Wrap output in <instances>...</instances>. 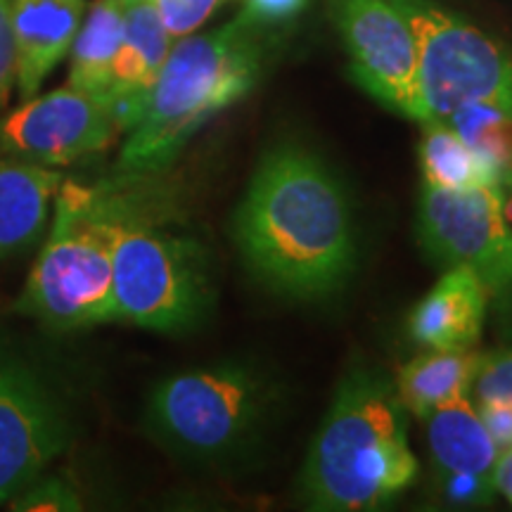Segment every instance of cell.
Listing matches in <instances>:
<instances>
[{
    "label": "cell",
    "mask_w": 512,
    "mask_h": 512,
    "mask_svg": "<svg viewBox=\"0 0 512 512\" xmlns=\"http://www.w3.org/2000/svg\"><path fill=\"white\" fill-rule=\"evenodd\" d=\"M233 242L249 275L275 294L320 299L358 261L351 200L335 171L306 145L268 147L233 214Z\"/></svg>",
    "instance_id": "6da1fadb"
},
{
    "label": "cell",
    "mask_w": 512,
    "mask_h": 512,
    "mask_svg": "<svg viewBox=\"0 0 512 512\" xmlns=\"http://www.w3.org/2000/svg\"><path fill=\"white\" fill-rule=\"evenodd\" d=\"M266 46V27L245 10L226 27L183 36L171 46L126 131L119 169L147 176L174 164L209 119L252 91L264 69Z\"/></svg>",
    "instance_id": "7a4b0ae2"
},
{
    "label": "cell",
    "mask_w": 512,
    "mask_h": 512,
    "mask_svg": "<svg viewBox=\"0 0 512 512\" xmlns=\"http://www.w3.org/2000/svg\"><path fill=\"white\" fill-rule=\"evenodd\" d=\"M418 475L406 406L373 368L344 375L311 441L302 491L313 510L361 512L387 505Z\"/></svg>",
    "instance_id": "3957f363"
},
{
    "label": "cell",
    "mask_w": 512,
    "mask_h": 512,
    "mask_svg": "<svg viewBox=\"0 0 512 512\" xmlns=\"http://www.w3.org/2000/svg\"><path fill=\"white\" fill-rule=\"evenodd\" d=\"M48 240L17 299L22 316L55 332L117 320L114 238L124 195L62 181Z\"/></svg>",
    "instance_id": "277c9868"
},
{
    "label": "cell",
    "mask_w": 512,
    "mask_h": 512,
    "mask_svg": "<svg viewBox=\"0 0 512 512\" xmlns=\"http://www.w3.org/2000/svg\"><path fill=\"white\" fill-rule=\"evenodd\" d=\"M271 377L252 363L228 361L164 377L152 389L145 427L164 448L195 463L249 456L271 427Z\"/></svg>",
    "instance_id": "5b68a950"
},
{
    "label": "cell",
    "mask_w": 512,
    "mask_h": 512,
    "mask_svg": "<svg viewBox=\"0 0 512 512\" xmlns=\"http://www.w3.org/2000/svg\"><path fill=\"white\" fill-rule=\"evenodd\" d=\"M112 261L117 320L176 335L197 328L214 304L207 247L155 221L126 195Z\"/></svg>",
    "instance_id": "8992f818"
},
{
    "label": "cell",
    "mask_w": 512,
    "mask_h": 512,
    "mask_svg": "<svg viewBox=\"0 0 512 512\" xmlns=\"http://www.w3.org/2000/svg\"><path fill=\"white\" fill-rule=\"evenodd\" d=\"M418 48L420 124L446 121L460 107L491 102L512 110V55L465 19L430 0H392Z\"/></svg>",
    "instance_id": "52a82bcc"
},
{
    "label": "cell",
    "mask_w": 512,
    "mask_h": 512,
    "mask_svg": "<svg viewBox=\"0 0 512 512\" xmlns=\"http://www.w3.org/2000/svg\"><path fill=\"white\" fill-rule=\"evenodd\" d=\"M418 233L439 264L465 266L479 275L489 294L512 302V228L503 214V192L491 185L420 192Z\"/></svg>",
    "instance_id": "ba28073f"
},
{
    "label": "cell",
    "mask_w": 512,
    "mask_h": 512,
    "mask_svg": "<svg viewBox=\"0 0 512 512\" xmlns=\"http://www.w3.org/2000/svg\"><path fill=\"white\" fill-rule=\"evenodd\" d=\"M72 439L67 411L34 370L0 356V503H8Z\"/></svg>",
    "instance_id": "9c48e42d"
},
{
    "label": "cell",
    "mask_w": 512,
    "mask_h": 512,
    "mask_svg": "<svg viewBox=\"0 0 512 512\" xmlns=\"http://www.w3.org/2000/svg\"><path fill=\"white\" fill-rule=\"evenodd\" d=\"M117 131L110 100L64 86L0 119V152L55 169L105 150Z\"/></svg>",
    "instance_id": "30bf717a"
},
{
    "label": "cell",
    "mask_w": 512,
    "mask_h": 512,
    "mask_svg": "<svg viewBox=\"0 0 512 512\" xmlns=\"http://www.w3.org/2000/svg\"><path fill=\"white\" fill-rule=\"evenodd\" d=\"M356 79L377 100L418 121V48L392 0H330Z\"/></svg>",
    "instance_id": "8fae6325"
},
{
    "label": "cell",
    "mask_w": 512,
    "mask_h": 512,
    "mask_svg": "<svg viewBox=\"0 0 512 512\" xmlns=\"http://www.w3.org/2000/svg\"><path fill=\"white\" fill-rule=\"evenodd\" d=\"M171 43L174 38L164 29L155 0L124 3V34L114 57L112 86L107 93L119 131H128L136 121Z\"/></svg>",
    "instance_id": "7c38bea8"
},
{
    "label": "cell",
    "mask_w": 512,
    "mask_h": 512,
    "mask_svg": "<svg viewBox=\"0 0 512 512\" xmlns=\"http://www.w3.org/2000/svg\"><path fill=\"white\" fill-rule=\"evenodd\" d=\"M489 290L475 271L448 266L408 316V335L425 349H472L482 335Z\"/></svg>",
    "instance_id": "4fadbf2b"
},
{
    "label": "cell",
    "mask_w": 512,
    "mask_h": 512,
    "mask_svg": "<svg viewBox=\"0 0 512 512\" xmlns=\"http://www.w3.org/2000/svg\"><path fill=\"white\" fill-rule=\"evenodd\" d=\"M83 8V0H12L17 86L24 100L34 98L48 74L72 50Z\"/></svg>",
    "instance_id": "5bb4252c"
},
{
    "label": "cell",
    "mask_w": 512,
    "mask_h": 512,
    "mask_svg": "<svg viewBox=\"0 0 512 512\" xmlns=\"http://www.w3.org/2000/svg\"><path fill=\"white\" fill-rule=\"evenodd\" d=\"M62 181L53 166L0 152V259L34 245Z\"/></svg>",
    "instance_id": "9a60e30c"
},
{
    "label": "cell",
    "mask_w": 512,
    "mask_h": 512,
    "mask_svg": "<svg viewBox=\"0 0 512 512\" xmlns=\"http://www.w3.org/2000/svg\"><path fill=\"white\" fill-rule=\"evenodd\" d=\"M427 444L439 477L484 475L494 477L498 446L486 432L477 408L467 396L444 403L425 418Z\"/></svg>",
    "instance_id": "2e32d148"
},
{
    "label": "cell",
    "mask_w": 512,
    "mask_h": 512,
    "mask_svg": "<svg viewBox=\"0 0 512 512\" xmlns=\"http://www.w3.org/2000/svg\"><path fill=\"white\" fill-rule=\"evenodd\" d=\"M482 363L475 349H427L396 375L394 387L406 411L425 420L444 403L467 396Z\"/></svg>",
    "instance_id": "e0dca14e"
},
{
    "label": "cell",
    "mask_w": 512,
    "mask_h": 512,
    "mask_svg": "<svg viewBox=\"0 0 512 512\" xmlns=\"http://www.w3.org/2000/svg\"><path fill=\"white\" fill-rule=\"evenodd\" d=\"M420 143V169L425 176V185L446 190H470L479 185H491L501 188L508 181L510 171L491 164L479 152L472 150L463 138L458 136L456 128L448 126L446 121H430L422 124Z\"/></svg>",
    "instance_id": "ac0fdd59"
},
{
    "label": "cell",
    "mask_w": 512,
    "mask_h": 512,
    "mask_svg": "<svg viewBox=\"0 0 512 512\" xmlns=\"http://www.w3.org/2000/svg\"><path fill=\"white\" fill-rule=\"evenodd\" d=\"M124 34V3L98 0L86 22L76 31L69 60L67 86L107 98L112 86V67Z\"/></svg>",
    "instance_id": "d6986e66"
},
{
    "label": "cell",
    "mask_w": 512,
    "mask_h": 512,
    "mask_svg": "<svg viewBox=\"0 0 512 512\" xmlns=\"http://www.w3.org/2000/svg\"><path fill=\"white\" fill-rule=\"evenodd\" d=\"M448 126L491 164L512 174V110L491 102H472L446 119Z\"/></svg>",
    "instance_id": "ffe728a7"
},
{
    "label": "cell",
    "mask_w": 512,
    "mask_h": 512,
    "mask_svg": "<svg viewBox=\"0 0 512 512\" xmlns=\"http://www.w3.org/2000/svg\"><path fill=\"white\" fill-rule=\"evenodd\" d=\"M8 503L10 510L19 512H74L83 508L76 486L69 479L57 475L36 477Z\"/></svg>",
    "instance_id": "44dd1931"
},
{
    "label": "cell",
    "mask_w": 512,
    "mask_h": 512,
    "mask_svg": "<svg viewBox=\"0 0 512 512\" xmlns=\"http://www.w3.org/2000/svg\"><path fill=\"white\" fill-rule=\"evenodd\" d=\"M477 406L482 403H512V349L482 356L472 382Z\"/></svg>",
    "instance_id": "7402d4cb"
},
{
    "label": "cell",
    "mask_w": 512,
    "mask_h": 512,
    "mask_svg": "<svg viewBox=\"0 0 512 512\" xmlns=\"http://www.w3.org/2000/svg\"><path fill=\"white\" fill-rule=\"evenodd\" d=\"M226 0H155L164 29L171 38L195 34Z\"/></svg>",
    "instance_id": "603a6c76"
},
{
    "label": "cell",
    "mask_w": 512,
    "mask_h": 512,
    "mask_svg": "<svg viewBox=\"0 0 512 512\" xmlns=\"http://www.w3.org/2000/svg\"><path fill=\"white\" fill-rule=\"evenodd\" d=\"M446 501L453 505H486L496 496L494 477L484 475H446L439 477Z\"/></svg>",
    "instance_id": "cb8c5ba5"
},
{
    "label": "cell",
    "mask_w": 512,
    "mask_h": 512,
    "mask_svg": "<svg viewBox=\"0 0 512 512\" xmlns=\"http://www.w3.org/2000/svg\"><path fill=\"white\" fill-rule=\"evenodd\" d=\"M17 86V46L12 31V0H0V107Z\"/></svg>",
    "instance_id": "d4e9b609"
},
{
    "label": "cell",
    "mask_w": 512,
    "mask_h": 512,
    "mask_svg": "<svg viewBox=\"0 0 512 512\" xmlns=\"http://www.w3.org/2000/svg\"><path fill=\"white\" fill-rule=\"evenodd\" d=\"M309 5V0H245V10L249 17L264 24L266 29L275 24H287L294 17L302 15Z\"/></svg>",
    "instance_id": "484cf974"
},
{
    "label": "cell",
    "mask_w": 512,
    "mask_h": 512,
    "mask_svg": "<svg viewBox=\"0 0 512 512\" xmlns=\"http://www.w3.org/2000/svg\"><path fill=\"white\" fill-rule=\"evenodd\" d=\"M477 413L498 451L512 448V403H482L477 406Z\"/></svg>",
    "instance_id": "4316f807"
},
{
    "label": "cell",
    "mask_w": 512,
    "mask_h": 512,
    "mask_svg": "<svg viewBox=\"0 0 512 512\" xmlns=\"http://www.w3.org/2000/svg\"><path fill=\"white\" fill-rule=\"evenodd\" d=\"M494 484L498 494H503L512 503V448L498 456L494 467Z\"/></svg>",
    "instance_id": "83f0119b"
},
{
    "label": "cell",
    "mask_w": 512,
    "mask_h": 512,
    "mask_svg": "<svg viewBox=\"0 0 512 512\" xmlns=\"http://www.w3.org/2000/svg\"><path fill=\"white\" fill-rule=\"evenodd\" d=\"M503 214H505V221L510 223L512 228V174L508 176V181L503 185Z\"/></svg>",
    "instance_id": "f1b7e54d"
},
{
    "label": "cell",
    "mask_w": 512,
    "mask_h": 512,
    "mask_svg": "<svg viewBox=\"0 0 512 512\" xmlns=\"http://www.w3.org/2000/svg\"><path fill=\"white\" fill-rule=\"evenodd\" d=\"M121 3H128V0H121Z\"/></svg>",
    "instance_id": "f546056e"
},
{
    "label": "cell",
    "mask_w": 512,
    "mask_h": 512,
    "mask_svg": "<svg viewBox=\"0 0 512 512\" xmlns=\"http://www.w3.org/2000/svg\"><path fill=\"white\" fill-rule=\"evenodd\" d=\"M510 306H512V302H510Z\"/></svg>",
    "instance_id": "4dcf8cb0"
}]
</instances>
